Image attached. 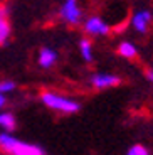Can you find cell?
I'll return each mask as SVG.
<instances>
[{
  "label": "cell",
  "mask_w": 153,
  "mask_h": 155,
  "mask_svg": "<svg viewBox=\"0 0 153 155\" xmlns=\"http://www.w3.org/2000/svg\"><path fill=\"white\" fill-rule=\"evenodd\" d=\"M41 101L46 108L52 110L61 115H76L81 111V103L73 98H67L56 91H44L41 94Z\"/></svg>",
  "instance_id": "6da1fadb"
},
{
  "label": "cell",
  "mask_w": 153,
  "mask_h": 155,
  "mask_svg": "<svg viewBox=\"0 0 153 155\" xmlns=\"http://www.w3.org/2000/svg\"><path fill=\"white\" fill-rule=\"evenodd\" d=\"M0 150L8 155H46V152L35 143L19 140L12 133H0Z\"/></svg>",
  "instance_id": "7a4b0ae2"
},
{
  "label": "cell",
  "mask_w": 153,
  "mask_h": 155,
  "mask_svg": "<svg viewBox=\"0 0 153 155\" xmlns=\"http://www.w3.org/2000/svg\"><path fill=\"white\" fill-rule=\"evenodd\" d=\"M59 14H61V19L71 25H77L83 20V8L79 7L77 0H64Z\"/></svg>",
  "instance_id": "3957f363"
},
{
  "label": "cell",
  "mask_w": 153,
  "mask_h": 155,
  "mask_svg": "<svg viewBox=\"0 0 153 155\" xmlns=\"http://www.w3.org/2000/svg\"><path fill=\"white\" fill-rule=\"evenodd\" d=\"M119 83H121V78L116 76V74H111V73H94L89 78V84L94 89H98V91L115 88Z\"/></svg>",
  "instance_id": "277c9868"
},
{
  "label": "cell",
  "mask_w": 153,
  "mask_h": 155,
  "mask_svg": "<svg viewBox=\"0 0 153 155\" xmlns=\"http://www.w3.org/2000/svg\"><path fill=\"white\" fill-rule=\"evenodd\" d=\"M84 31H86V34L93 35V37H101V35L109 34L111 27H109V24L106 20H103L99 15H91L84 22Z\"/></svg>",
  "instance_id": "5b68a950"
},
{
  "label": "cell",
  "mask_w": 153,
  "mask_h": 155,
  "mask_svg": "<svg viewBox=\"0 0 153 155\" xmlns=\"http://www.w3.org/2000/svg\"><path fill=\"white\" fill-rule=\"evenodd\" d=\"M153 20V14L146 8H140L131 15V27L138 32V34H146L150 29V24Z\"/></svg>",
  "instance_id": "8992f818"
},
{
  "label": "cell",
  "mask_w": 153,
  "mask_h": 155,
  "mask_svg": "<svg viewBox=\"0 0 153 155\" xmlns=\"http://www.w3.org/2000/svg\"><path fill=\"white\" fill-rule=\"evenodd\" d=\"M56 62H57V52H56V51L50 49V47L41 49V54H39V64H41V68L49 69V68H52Z\"/></svg>",
  "instance_id": "52a82bcc"
},
{
  "label": "cell",
  "mask_w": 153,
  "mask_h": 155,
  "mask_svg": "<svg viewBox=\"0 0 153 155\" xmlns=\"http://www.w3.org/2000/svg\"><path fill=\"white\" fill-rule=\"evenodd\" d=\"M0 128L5 133H14L17 130V118L10 111H0Z\"/></svg>",
  "instance_id": "ba28073f"
},
{
  "label": "cell",
  "mask_w": 153,
  "mask_h": 155,
  "mask_svg": "<svg viewBox=\"0 0 153 155\" xmlns=\"http://www.w3.org/2000/svg\"><path fill=\"white\" fill-rule=\"evenodd\" d=\"M118 54L121 56V58L133 59V58H136L138 49H136V46H135L133 42H130V41H123V42L118 46Z\"/></svg>",
  "instance_id": "9c48e42d"
},
{
  "label": "cell",
  "mask_w": 153,
  "mask_h": 155,
  "mask_svg": "<svg viewBox=\"0 0 153 155\" xmlns=\"http://www.w3.org/2000/svg\"><path fill=\"white\" fill-rule=\"evenodd\" d=\"M79 52L86 62L94 61V52H93V44L89 39H81L79 41Z\"/></svg>",
  "instance_id": "30bf717a"
},
{
  "label": "cell",
  "mask_w": 153,
  "mask_h": 155,
  "mask_svg": "<svg viewBox=\"0 0 153 155\" xmlns=\"http://www.w3.org/2000/svg\"><path fill=\"white\" fill-rule=\"evenodd\" d=\"M10 35V25L5 19V8H0V44H4Z\"/></svg>",
  "instance_id": "8fae6325"
},
{
  "label": "cell",
  "mask_w": 153,
  "mask_h": 155,
  "mask_svg": "<svg viewBox=\"0 0 153 155\" xmlns=\"http://www.w3.org/2000/svg\"><path fill=\"white\" fill-rule=\"evenodd\" d=\"M125 155H151V152H150L143 143H135L128 148Z\"/></svg>",
  "instance_id": "7c38bea8"
},
{
  "label": "cell",
  "mask_w": 153,
  "mask_h": 155,
  "mask_svg": "<svg viewBox=\"0 0 153 155\" xmlns=\"http://www.w3.org/2000/svg\"><path fill=\"white\" fill-rule=\"evenodd\" d=\"M15 89V83L14 81H0V94H7L10 93V91H14Z\"/></svg>",
  "instance_id": "4fadbf2b"
},
{
  "label": "cell",
  "mask_w": 153,
  "mask_h": 155,
  "mask_svg": "<svg viewBox=\"0 0 153 155\" xmlns=\"http://www.w3.org/2000/svg\"><path fill=\"white\" fill-rule=\"evenodd\" d=\"M146 79H148V81L153 84V69H148V71H146Z\"/></svg>",
  "instance_id": "5bb4252c"
},
{
  "label": "cell",
  "mask_w": 153,
  "mask_h": 155,
  "mask_svg": "<svg viewBox=\"0 0 153 155\" xmlns=\"http://www.w3.org/2000/svg\"><path fill=\"white\" fill-rule=\"evenodd\" d=\"M5 103H7V98H5L4 94H0V108H4Z\"/></svg>",
  "instance_id": "9a60e30c"
}]
</instances>
